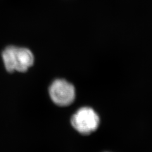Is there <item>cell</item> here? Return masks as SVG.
I'll return each mask as SVG.
<instances>
[{
	"mask_svg": "<svg viewBox=\"0 0 152 152\" xmlns=\"http://www.w3.org/2000/svg\"><path fill=\"white\" fill-rule=\"evenodd\" d=\"M2 58L4 66L9 72H26L34 61V55L30 50L12 46L3 51Z\"/></svg>",
	"mask_w": 152,
	"mask_h": 152,
	"instance_id": "cell-1",
	"label": "cell"
},
{
	"mask_svg": "<svg viewBox=\"0 0 152 152\" xmlns=\"http://www.w3.org/2000/svg\"><path fill=\"white\" fill-rule=\"evenodd\" d=\"M99 115L89 107L80 108L71 118V124L78 132L84 135L91 134L99 127Z\"/></svg>",
	"mask_w": 152,
	"mask_h": 152,
	"instance_id": "cell-2",
	"label": "cell"
},
{
	"mask_svg": "<svg viewBox=\"0 0 152 152\" xmlns=\"http://www.w3.org/2000/svg\"><path fill=\"white\" fill-rule=\"evenodd\" d=\"M50 98L56 105L66 107L72 104L75 98L74 86L64 79H57L49 88Z\"/></svg>",
	"mask_w": 152,
	"mask_h": 152,
	"instance_id": "cell-3",
	"label": "cell"
}]
</instances>
